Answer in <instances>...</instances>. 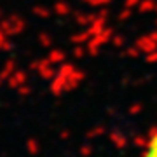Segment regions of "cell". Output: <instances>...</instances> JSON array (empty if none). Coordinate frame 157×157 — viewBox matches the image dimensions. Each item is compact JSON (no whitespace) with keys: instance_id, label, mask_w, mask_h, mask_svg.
I'll return each instance as SVG.
<instances>
[{"instance_id":"obj_1","label":"cell","mask_w":157,"mask_h":157,"mask_svg":"<svg viewBox=\"0 0 157 157\" xmlns=\"http://www.w3.org/2000/svg\"><path fill=\"white\" fill-rule=\"evenodd\" d=\"M143 157H157V129L147 141V147L143 150Z\"/></svg>"}]
</instances>
